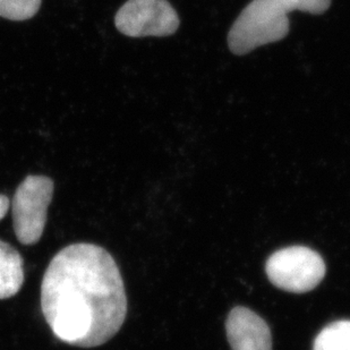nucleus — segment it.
Segmentation results:
<instances>
[{"label":"nucleus","mask_w":350,"mask_h":350,"mask_svg":"<svg viewBox=\"0 0 350 350\" xmlns=\"http://www.w3.org/2000/svg\"><path fill=\"white\" fill-rule=\"evenodd\" d=\"M23 282V258L13 246L0 241V299L15 296Z\"/></svg>","instance_id":"0eeeda50"},{"label":"nucleus","mask_w":350,"mask_h":350,"mask_svg":"<svg viewBox=\"0 0 350 350\" xmlns=\"http://www.w3.org/2000/svg\"><path fill=\"white\" fill-rule=\"evenodd\" d=\"M330 3L331 0H253L229 31V49L241 56L282 40L289 32L288 13L301 10L322 14Z\"/></svg>","instance_id":"f03ea898"},{"label":"nucleus","mask_w":350,"mask_h":350,"mask_svg":"<svg viewBox=\"0 0 350 350\" xmlns=\"http://www.w3.org/2000/svg\"><path fill=\"white\" fill-rule=\"evenodd\" d=\"M41 308L66 344L93 348L115 337L125 322L127 297L109 252L86 243L58 252L43 275Z\"/></svg>","instance_id":"f257e3e1"},{"label":"nucleus","mask_w":350,"mask_h":350,"mask_svg":"<svg viewBox=\"0 0 350 350\" xmlns=\"http://www.w3.org/2000/svg\"><path fill=\"white\" fill-rule=\"evenodd\" d=\"M10 208V200L5 195L0 194V220L6 215Z\"/></svg>","instance_id":"9d476101"},{"label":"nucleus","mask_w":350,"mask_h":350,"mask_svg":"<svg viewBox=\"0 0 350 350\" xmlns=\"http://www.w3.org/2000/svg\"><path fill=\"white\" fill-rule=\"evenodd\" d=\"M265 270L275 287L296 294L317 288L325 275V263L317 252L305 246L282 248L270 256Z\"/></svg>","instance_id":"7ed1b4c3"},{"label":"nucleus","mask_w":350,"mask_h":350,"mask_svg":"<svg viewBox=\"0 0 350 350\" xmlns=\"http://www.w3.org/2000/svg\"><path fill=\"white\" fill-rule=\"evenodd\" d=\"M313 350H350V321H337L317 334Z\"/></svg>","instance_id":"6e6552de"},{"label":"nucleus","mask_w":350,"mask_h":350,"mask_svg":"<svg viewBox=\"0 0 350 350\" xmlns=\"http://www.w3.org/2000/svg\"><path fill=\"white\" fill-rule=\"evenodd\" d=\"M53 195V182L46 176H27L21 183L13 200V222L22 244H37L42 237Z\"/></svg>","instance_id":"20e7f679"},{"label":"nucleus","mask_w":350,"mask_h":350,"mask_svg":"<svg viewBox=\"0 0 350 350\" xmlns=\"http://www.w3.org/2000/svg\"><path fill=\"white\" fill-rule=\"evenodd\" d=\"M226 329L232 350H272L268 324L248 308H234L229 313Z\"/></svg>","instance_id":"423d86ee"},{"label":"nucleus","mask_w":350,"mask_h":350,"mask_svg":"<svg viewBox=\"0 0 350 350\" xmlns=\"http://www.w3.org/2000/svg\"><path fill=\"white\" fill-rule=\"evenodd\" d=\"M42 0H0V16L10 21H27L37 15Z\"/></svg>","instance_id":"1a4fd4ad"},{"label":"nucleus","mask_w":350,"mask_h":350,"mask_svg":"<svg viewBox=\"0 0 350 350\" xmlns=\"http://www.w3.org/2000/svg\"><path fill=\"white\" fill-rule=\"evenodd\" d=\"M115 25L126 37H168L178 29L179 18L167 0H129L117 12Z\"/></svg>","instance_id":"39448f33"}]
</instances>
